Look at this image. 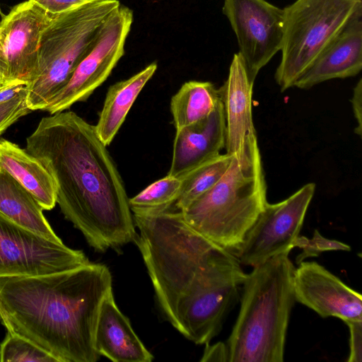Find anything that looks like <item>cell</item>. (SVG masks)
Segmentation results:
<instances>
[{"label": "cell", "mask_w": 362, "mask_h": 362, "mask_svg": "<svg viewBox=\"0 0 362 362\" xmlns=\"http://www.w3.org/2000/svg\"><path fill=\"white\" fill-rule=\"evenodd\" d=\"M93 344L100 356L115 362H151L153 359L134 332L129 319L117 306L112 290L100 305Z\"/></svg>", "instance_id": "e0dca14e"}, {"label": "cell", "mask_w": 362, "mask_h": 362, "mask_svg": "<svg viewBox=\"0 0 362 362\" xmlns=\"http://www.w3.org/2000/svg\"><path fill=\"white\" fill-rule=\"evenodd\" d=\"M232 156L226 153H220L180 177L181 188L174 204L178 211L185 209L221 179L228 169Z\"/></svg>", "instance_id": "7402d4cb"}, {"label": "cell", "mask_w": 362, "mask_h": 362, "mask_svg": "<svg viewBox=\"0 0 362 362\" xmlns=\"http://www.w3.org/2000/svg\"><path fill=\"white\" fill-rule=\"evenodd\" d=\"M1 362H58L30 341L7 332L0 344Z\"/></svg>", "instance_id": "cb8c5ba5"}, {"label": "cell", "mask_w": 362, "mask_h": 362, "mask_svg": "<svg viewBox=\"0 0 362 362\" xmlns=\"http://www.w3.org/2000/svg\"><path fill=\"white\" fill-rule=\"evenodd\" d=\"M267 202L257 143L233 156L221 179L180 212L193 229L233 254Z\"/></svg>", "instance_id": "5b68a950"}, {"label": "cell", "mask_w": 362, "mask_h": 362, "mask_svg": "<svg viewBox=\"0 0 362 362\" xmlns=\"http://www.w3.org/2000/svg\"><path fill=\"white\" fill-rule=\"evenodd\" d=\"M0 15H1V16H4V15H3V13H2V12H1V8H0Z\"/></svg>", "instance_id": "836d02e7"}, {"label": "cell", "mask_w": 362, "mask_h": 362, "mask_svg": "<svg viewBox=\"0 0 362 362\" xmlns=\"http://www.w3.org/2000/svg\"><path fill=\"white\" fill-rule=\"evenodd\" d=\"M0 168L6 170L38 202L43 210L56 204V188L49 171L26 149L5 139H0Z\"/></svg>", "instance_id": "ac0fdd59"}, {"label": "cell", "mask_w": 362, "mask_h": 362, "mask_svg": "<svg viewBox=\"0 0 362 362\" xmlns=\"http://www.w3.org/2000/svg\"><path fill=\"white\" fill-rule=\"evenodd\" d=\"M119 4L118 0H98L52 15L41 35L36 73L26 85V104L31 111L46 110Z\"/></svg>", "instance_id": "8992f818"}, {"label": "cell", "mask_w": 362, "mask_h": 362, "mask_svg": "<svg viewBox=\"0 0 362 362\" xmlns=\"http://www.w3.org/2000/svg\"><path fill=\"white\" fill-rule=\"evenodd\" d=\"M223 13L235 35L250 79L280 51L283 9L266 0H224Z\"/></svg>", "instance_id": "8fae6325"}, {"label": "cell", "mask_w": 362, "mask_h": 362, "mask_svg": "<svg viewBox=\"0 0 362 362\" xmlns=\"http://www.w3.org/2000/svg\"><path fill=\"white\" fill-rule=\"evenodd\" d=\"M112 276L90 263L42 275L0 276V322L58 362H95L93 337Z\"/></svg>", "instance_id": "3957f363"}, {"label": "cell", "mask_w": 362, "mask_h": 362, "mask_svg": "<svg viewBox=\"0 0 362 362\" xmlns=\"http://www.w3.org/2000/svg\"><path fill=\"white\" fill-rule=\"evenodd\" d=\"M31 112L26 104V88L13 98L0 103V136L11 124Z\"/></svg>", "instance_id": "484cf974"}, {"label": "cell", "mask_w": 362, "mask_h": 362, "mask_svg": "<svg viewBox=\"0 0 362 362\" xmlns=\"http://www.w3.org/2000/svg\"><path fill=\"white\" fill-rule=\"evenodd\" d=\"M133 11L119 6L105 19L93 47L74 70L70 80L45 111L50 115L86 101L110 76L124 54V45L134 17Z\"/></svg>", "instance_id": "ba28073f"}, {"label": "cell", "mask_w": 362, "mask_h": 362, "mask_svg": "<svg viewBox=\"0 0 362 362\" xmlns=\"http://www.w3.org/2000/svg\"><path fill=\"white\" fill-rule=\"evenodd\" d=\"M286 251L253 267L242 284L240 311L226 342L228 362H282L296 302Z\"/></svg>", "instance_id": "277c9868"}, {"label": "cell", "mask_w": 362, "mask_h": 362, "mask_svg": "<svg viewBox=\"0 0 362 362\" xmlns=\"http://www.w3.org/2000/svg\"><path fill=\"white\" fill-rule=\"evenodd\" d=\"M220 102L218 88L212 83L189 81L183 83L170 101L175 129L206 118Z\"/></svg>", "instance_id": "44dd1931"}, {"label": "cell", "mask_w": 362, "mask_h": 362, "mask_svg": "<svg viewBox=\"0 0 362 362\" xmlns=\"http://www.w3.org/2000/svg\"><path fill=\"white\" fill-rule=\"evenodd\" d=\"M293 273L296 301L322 317H334L345 323L362 321V296L315 262H300Z\"/></svg>", "instance_id": "4fadbf2b"}, {"label": "cell", "mask_w": 362, "mask_h": 362, "mask_svg": "<svg viewBox=\"0 0 362 362\" xmlns=\"http://www.w3.org/2000/svg\"><path fill=\"white\" fill-rule=\"evenodd\" d=\"M315 191L308 183L287 199L267 202L245 239L233 253L243 265L255 267L293 248Z\"/></svg>", "instance_id": "9c48e42d"}, {"label": "cell", "mask_w": 362, "mask_h": 362, "mask_svg": "<svg viewBox=\"0 0 362 362\" xmlns=\"http://www.w3.org/2000/svg\"><path fill=\"white\" fill-rule=\"evenodd\" d=\"M180 177L167 175L147 186L129 199L134 214H153L169 210L175 204L181 188Z\"/></svg>", "instance_id": "603a6c76"}, {"label": "cell", "mask_w": 362, "mask_h": 362, "mask_svg": "<svg viewBox=\"0 0 362 362\" xmlns=\"http://www.w3.org/2000/svg\"><path fill=\"white\" fill-rule=\"evenodd\" d=\"M1 33H0V47H1Z\"/></svg>", "instance_id": "d6a6232c"}, {"label": "cell", "mask_w": 362, "mask_h": 362, "mask_svg": "<svg viewBox=\"0 0 362 362\" xmlns=\"http://www.w3.org/2000/svg\"><path fill=\"white\" fill-rule=\"evenodd\" d=\"M254 83L242 57L235 53L228 78L218 88L226 123L225 148L230 156H239L257 143L252 113Z\"/></svg>", "instance_id": "5bb4252c"}, {"label": "cell", "mask_w": 362, "mask_h": 362, "mask_svg": "<svg viewBox=\"0 0 362 362\" xmlns=\"http://www.w3.org/2000/svg\"><path fill=\"white\" fill-rule=\"evenodd\" d=\"M157 69L153 62L128 79L112 85L106 94L95 131L107 146L112 141L139 94Z\"/></svg>", "instance_id": "d6986e66"}, {"label": "cell", "mask_w": 362, "mask_h": 362, "mask_svg": "<svg viewBox=\"0 0 362 362\" xmlns=\"http://www.w3.org/2000/svg\"><path fill=\"white\" fill-rule=\"evenodd\" d=\"M25 149L49 171L62 213L94 250L135 240L123 180L95 126L72 111L57 112L41 119Z\"/></svg>", "instance_id": "7a4b0ae2"}, {"label": "cell", "mask_w": 362, "mask_h": 362, "mask_svg": "<svg viewBox=\"0 0 362 362\" xmlns=\"http://www.w3.org/2000/svg\"><path fill=\"white\" fill-rule=\"evenodd\" d=\"M295 247L302 249V252L296 257L297 264L308 257H317L322 252L351 250V247L348 245L338 240L326 238L321 235L317 230H315L313 238L310 239L298 235L293 243V247Z\"/></svg>", "instance_id": "d4e9b609"}, {"label": "cell", "mask_w": 362, "mask_h": 362, "mask_svg": "<svg viewBox=\"0 0 362 362\" xmlns=\"http://www.w3.org/2000/svg\"><path fill=\"white\" fill-rule=\"evenodd\" d=\"M201 361H228L226 344L217 342L213 345L206 344Z\"/></svg>", "instance_id": "f1b7e54d"}, {"label": "cell", "mask_w": 362, "mask_h": 362, "mask_svg": "<svg viewBox=\"0 0 362 362\" xmlns=\"http://www.w3.org/2000/svg\"><path fill=\"white\" fill-rule=\"evenodd\" d=\"M351 103L357 122L355 133L361 136L362 132V80L361 78L354 88Z\"/></svg>", "instance_id": "f546056e"}, {"label": "cell", "mask_w": 362, "mask_h": 362, "mask_svg": "<svg viewBox=\"0 0 362 362\" xmlns=\"http://www.w3.org/2000/svg\"><path fill=\"white\" fill-rule=\"evenodd\" d=\"M281 60L274 78L281 90L298 77L358 15L362 0H296L283 8Z\"/></svg>", "instance_id": "52a82bcc"}, {"label": "cell", "mask_w": 362, "mask_h": 362, "mask_svg": "<svg viewBox=\"0 0 362 362\" xmlns=\"http://www.w3.org/2000/svg\"><path fill=\"white\" fill-rule=\"evenodd\" d=\"M226 145L223 104L206 118L176 129L173 158L168 175L180 177L219 155Z\"/></svg>", "instance_id": "9a60e30c"}, {"label": "cell", "mask_w": 362, "mask_h": 362, "mask_svg": "<svg viewBox=\"0 0 362 362\" xmlns=\"http://www.w3.org/2000/svg\"><path fill=\"white\" fill-rule=\"evenodd\" d=\"M25 88L26 84L19 81L12 82L0 88V103L13 98Z\"/></svg>", "instance_id": "4dcf8cb0"}, {"label": "cell", "mask_w": 362, "mask_h": 362, "mask_svg": "<svg viewBox=\"0 0 362 362\" xmlns=\"http://www.w3.org/2000/svg\"><path fill=\"white\" fill-rule=\"evenodd\" d=\"M349 329V355L348 362L362 361V321L346 322Z\"/></svg>", "instance_id": "4316f807"}, {"label": "cell", "mask_w": 362, "mask_h": 362, "mask_svg": "<svg viewBox=\"0 0 362 362\" xmlns=\"http://www.w3.org/2000/svg\"><path fill=\"white\" fill-rule=\"evenodd\" d=\"M52 15L34 0L14 6L0 22L1 47L7 64L9 83L26 85L37 66L42 33Z\"/></svg>", "instance_id": "7c38bea8"}, {"label": "cell", "mask_w": 362, "mask_h": 362, "mask_svg": "<svg viewBox=\"0 0 362 362\" xmlns=\"http://www.w3.org/2000/svg\"><path fill=\"white\" fill-rule=\"evenodd\" d=\"M8 83H10L8 76L7 64L1 47H0V88Z\"/></svg>", "instance_id": "1f68e13d"}, {"label": "cell", "mask_w": 362, "mask_h": 362, "mask_svg": "<svg viewBox=\"0 0 362 362\" xmlns=\"http://www.w3.org/2000/svg\"><path fill=\"white\" fill-rule=\"evenodd\" d=\"M88 263L83 251L49 240L0 214V276L47 274Z\"/></svg>", "instance_id": "30bf717a"}, {"label": "cell", "mask_w": 362, "mask_h": 362, "mask_svg": "<svg viewBox=\"0 0 362 362\" xmlns=\"http://www.w3.org/2000/svg\"><path fill=\"white\" fill-rule=\"evenodd\" d=\"M135 242L167 320L187 339L206 344L240 298L246 273L237 257L199 233L180 211L134 214Z\"/></svg>", "instance_id": "6da1fadb"}, {"label": "cell", "mask_w": 362, "mask_h": 362, "mask_svg": "<svg viewBox=\"0 0 362 362\" xmlns=\"http://www.w3.org/2000/svg\"><path fill=\"white\" fill-rule=\"evenodd\" d=\"M42 211L35 198L9 173L0 168V214L49 240L62 242Z\"/></svg>", "instance_id": "ffe728a7"}, {"label": "cell", "mask_w": 362, "mask_h": 362, "mask_svg": "<svg viewBox=\"0 0 362 362\" xmlns=\"http://www.w3.org/2000/svg\"><path fill=\"white\" fill-rule=\"evenodd\" d=\"M49 13L59 14L98 0H34Z\"/></svg>", "instance_id": "83f0119b"}, {"label": "cell", "mask_w": 362, "mask_h": 362, "mask_svg": "<svg viewBox=\"0 0 362 362\" xmlns=\"http://www.w3.org/2000/svg\"><path fill=\"white\" fill-rule=\"evenodd\" d=\"M362 14L352 19L293 84L301 89L357 75L362 68Z\"/></svg>", "instance_id": "2e32d148"}]
</instances>
